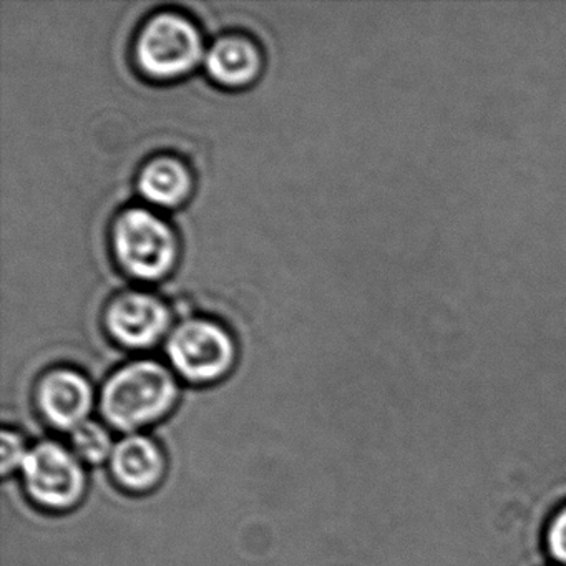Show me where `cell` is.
<instances>
[{
  "instance_id": "obj_1",
  "label": "cell",
  "mask_w": 566,
  "mask_h": 566,
  "mask_svg": "<svg viewBox=\"0 0 566 566\" xmlns=\"http://www.w3.org/2000/svg\"><path fill=\"white\" fill-rule=\"evenodd\" d=\"M177 397V380L164 364L135 360L108 377L102 389V416L115 429L135 433L167 416Z\"/></svg>"
},
{
  "instance_id": "obj_2",
  "label": "cell",
  "mask_w": 566,
  "mask_h": 566,
  "mask_svg": "<svg viewBox=\"0 0 566 566\" xmlns=\"http://www.w3.org/2000/svg\"><path fill=\"white\" fill-rule=\"evenodd\" d=\"M112 243L120 266L138 280H160L177 261V238L170 224L145 208H128L118 214Z\"/></svg>"
},
{
  "instance_id": "obj_3",
  "label": "cell",
  "mask_w": 566,
  "mask_h": 566,
  "mask_svg": "<svg viewBox=\"0 0 566 566\" xmlns=\"http://www.w3.org/2000/svg\"><path fill=\"white\" fill-rule=\"evenodd\" d=\"M203 55V41L193 22L175 12H160L145 22L135 44L138 67L148 77H180Z\"/></svg>"
},
{
  "instance_id": "obj_4",
  "label": "cell",
  "mask_w": 566,
  "mask_h": 566,
  "mask_svg": "<svg viewBox=\"0 0 566 566\" xmlns=\"http://www.w3.org/2000/svg\"><path fill=\"white\" fill-rule=\"evenodd\" d=\"M21 470L29 496L45 509H74L84 496L81 459L61 443H39L29 450Z\"/></svg>"
},
{
  "instance_id": "obj_5",
  "label": "cell",
  "mask_w": 566,
  "mask_h": 566,
  "mask_svg": "<svg viewBox=\"0 0 566 566\" xmlns=\"http://www.w3.org/2000/svg\"><path fill=\"white\" fill-rule=\"evenodd\" d=\"M167 354L185 379L211 382L231 369L237 349L230 334L220 324L190 319L171 333Z\"/></svg>"
},
{
  "instance_id": "obj_6",
  "label": "cell",
  "mask_w": 566,
  "mask_h": 566,
  "mask_svg": "<svg viewBox=\"0 0 566 566\" xmlns=\"http://www.w3.org/2000/svg\"><path fill=\"white\" fill-rule=\"evenodd\" d=\"M105 326L117 343L134 349L154 346L170 326V311L151 294L127 291L105 311Z\"/></svg>"
},
{
  "instance_id": "obj_7",
  "label": "cell",
  "mask_w": 566,
  "mask_h": 566,
  "mask_svg": "<svg viewBox=\"0 0 566 566\" xmlns=\"http://www.w3.org/2000/svg\"><path fill=\"white\" fill-rule=\"evenodd\" d=\"M42 417L55 429L74 430L87 422L94 407V389L84 374L54 369L41 377L35 390Z\"/></svg>"
},
{
  "instance_id": "obj_8",
  "label": "cell",
  "mask_w": 566,
  "mask_h": 566,
  "mask_svg": "<svg viewBox=\"0 0 566 566\" xmlns=\"http://www.w3.org/2000/svg\"><path fill=\"white\" fill-rule=\"evenodd\" d=\"M111 469L124 489L145 493L161 482L167 463L160 447L150 437L130 433L115 446Z\"/></svg>"
},
{
  "instance_id": "obj_9",
  "label": "cell",
  "mask_w": 566,
  "mask_h": 566,
  "mask_svg": "<svg viewBox=\"0 0 566 566\" xmlns=\"http://www.w3.org/2000/svg\"><path fill=\"white\" fill-rule=\"evenodd\" d=\"M205 64L214 81L228 87H238L250 84L256 77L261 69V55L250 39L228 35L211 45Z\"/></svg>"
},
{
  "instance_id": "obj_10",
  "label": "cell",
  "mask_w": 566,
  "mask_h": 566,
  "mask_svg": "<svg viewBox=\"0 0 566 566\" xmlns=\"http://www.w3.org/2000/svg\"><path fill=\"white\" fill-rule=\"evenodd\" d=\"M138 190L150 203L175 207L190 195L191 175L178 158H151L138 175Z\"/></svg>"
},
{
  "instance_id": "obj_11",
  "label": "cell",
  "mask_w": 566,
  "mask_h": 566,
  "mask_svg": "<svg viewBox=\"0 0 566 566\" xmlns=\"http://www.w3.org/2000/svg\"><path fill=\"white\" fill-rule=\"evenodd\" d=\"M72 452L84 460V462L98 465L105 460H111L115 446L112 442L111 433L102 423L87 422L78 426L71 432Z\"/></svg>"
},
{
  "instance_id": "obj_12",
  "label": "cell",
  "mask_w": 566,
  "mask_h": 566,
  "mask_svg": "<svg viewBox=\"0 0 566 566\" xmlns=\"http://www.w3.org/2000/svg\"><path fill=\"white\" fill-rule=\"evenodd\" d=\"M29 449L24 439L14 430L2 432V473L8 475L15 469H22L28 459Z\"/></svg>"
},
{
  "instance_id": "obj_13",
  "label": "cell",
  "mask_w": 566,
  "mask_h": 566,
  "mask_svg": "<svg viewBox=\"0 0 566 566\" xmlns=\"http://www.w3.org/2000/svg\"><path fill=\"white\" fill-rule=\"evenodd\" d=\"M546 543L553 558L566 565V506L549 523Z\"/></svg>"
}]
</instances>
